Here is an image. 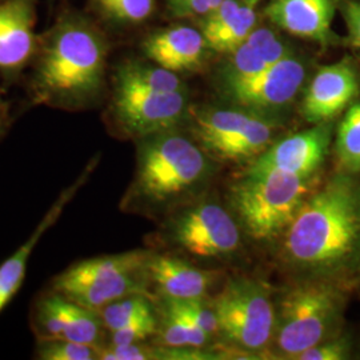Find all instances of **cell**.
<instances>
[{"instance_id": "obj_23", "label": "cell", "mask_w": 360, "mask_h": 360, "mask_svg": "<svg viewBox=\"0 0 360 360\" xmlns=\"http://www.w3.org/2000/svg\"><path fill=\"white\" fill-rule=\"evenodd\" d=\"M227 56L229 59L220 74L221 89L245 83L270 67L245 43Z\"/></svg>"}, {"instance_id": "obj_9", "label": "cell", "mask_w": 360, "mask_h": 360, "mask_svg": "<svg viewBox=\"0 0 360 360\" xmlns=\"http://www.w3.org/2000/svg\"><path fill=\"white\" fill-rule=\"evenodd\" d=\"M306 79V65L292 56L270 65L245 83L221 89L226 99L242 110L267 116L288 107L295 101Z\"/></svg>"}, {"instance_id": "obj_27", "label": "cell", "mask_w": 360, "mask_h": 360, "mask_svg": "<svg viewBox=\"0 0 360 360\" xmlns=\"http://www.w3.org/2000/svg\"><path fill=\"white\" fill-rule=\"evenodd\" d=\"M245 44H248L269 65L294 55L290 46L269 27H255L245 40Z\"/></svg>"}, {"instance_id": "obj_15", "label": "cell", "mask_w": 360, "mask_h": 360, "mask_svg": "<svg viewBox=\"0 0 360 360\" xmlns=\"http://www.w3.org/2000/svg\"><path fill=\"white\" fill-rule=\"evenodd\" d=\"M144 55L172 72L195 71L203 65L208 50L202 31L174 26L158 30L143 40Z\"/></svg>"}, {"instance_id": "obj_37", "label": "cell", "mask_w": 360, "mask_h": 360, "mask_svg": "<svg viewBox=\"0 0 360 360\" xmlns=\"http://www.w3.org/2000/svg\"><path fill=\"white\" fill-rule=\"evenodd\" d=\"M220 1H221V0H210V3H211V6H212V8H214V7H217Z\"/></svg>"}, {"instance_id": "obj_34", "label": "cell", "mask_w": 360, "mask_h": 360, "mask_svg": "<svg viewBox=\"0 0 360 360\" xmlns=\"http://www.w3.org/2000/svg\"><path fill=\"white\" fill-rule=\"evenodd\" d=\"M167 4L175 18H205L212 10L210 0H167Z\"/></svg>"}, {"instance_id": "obj_14", "label": "cell", "mask_w": 360, "mask_h": 360, "mask_svg": "<svg viewBox=\"0 0 360 360\" xmlns=\"http://www.w3.org/2000/svg\"><path fill=\"white\" fill-rule=\"evenodd\" d=\"M339 0H271L264 15L285 32L330 44L334 41L331 25Z\"/></svg>"}, {"instance_id": "obj_11", "label": "cell", "mask_w": 360, "mask_h": 360, "mask_svg": "<svg viewBox=\"0 0 360 360\" xmlns=\"http://www.w3.org/2000/svg\"><path fill=\"white\" fill-rule=\"evenodd\" d=\"M359 77L348 60L324 65L309 82L302 103V114L312 123L331 122L359 94Z\"/></svg>"}, {"instance_id": "obj_30", "label": "cell", "mask_w": 360, "mask_h": 360, "mask_svg": "<svg viewBox=\"0 0 360 360\" xmlns=\"http://www.w3.org/2000/svg\"><path fill=\"white\" fill-rule=\"evenodd\" d=\"M242 4L243 3L240 0H221L217 7H214L210 13H207L203 18L205 22L200 30L205 40L212 37L220 28L226 26L239 11Z\"/></svg>"}, {"instance_id": "obj_3", "label": "cell", "mask_w": 360, "mask_h": 360, "mask_svg": "<svg viewBox=\"0 0 360 360\" xmlns=\"http://www.w3.org/2000/svg\"><path fill=\"white\" fill-rule=\"evenodd\" d=\"M206 156L186 136L171 129L142 138L131 198L158 206L190 191L205 178Z\"/></svg>"}, {"instance_id": "obj_10", "label": "cell", "mask_w": 360, "mask_h": 360, "mask_svg": "<svg viewBox=\"0 0 360 360\" xmlns=\"http://www.w3.org/2000/svg\"><path fill=\"white\" fill-rule=\"evenodd\" d=\"M175 239L195 257L232 254L240 245L239 229L231 215L215 203L187 211L175 226Z\"/></svg>"}, {"instance_id": "obj_13", "label": "cell", "mask_w": 360, "mask_h": 360, "mask_svg": "<svg viewBox=\"0 0 360 360\" xmlns=\"http://www.w3.org/2000/svg\"><path fill=\"white\" fill-rule=\"evenodd\" d=\"M38 0H4L0 3V70L23 68L38 51L35 34Z\"/></svg>"}, {"instance_id": "obj_8", "label": "cell", "mask_w": 360, "mask_h": 360, "mask_svg": "<svg viewBox=\"0 0 360 360\" xmlns=\"http://www.w3.org/2000/svg\"><path fill=\"white\" fill-rule=\"evenodd\" d=\"M187 103L186 91L156 92L115 82L112 110L116 122L141 139L174 129L186 114Z\"/></svg>"}, {"instance_id": "obj_29", "label": "cell", "mask_w": 360, "mask_h": 360, "mask_svg": "<svg viewBox=\"0 0 360 360\" xmlns=\"http://www.w3.org/2000/svg\"><path fill=\"white\" fill-rule=\"evenodd\" d=\"M181 309H184L200 328H203L208 335H214L219 331L218 318L212 306H207L202 302V297L198 299H175Z\"/></svg>"}, {"instance_id": "obj_1", "label": "cell", "mask_w": 360, "mask_h": 360, "mask_svg": "<svg viewBox=\"0 0 360 360\" xmlns=\"http://www.w3.org/2000/svg\"><path fill=\"white\" fill-rule=\"evenodd\" d=\"M107 44L87 19L68 13L43 41L32 79L39 103L75 110L102 90Z\"/></svg>"}, {"instance_id": "obj_36", "label": "cell", "mask_w": 360, "mask_h": 360, "mask_svg": "<svg viewBox=\"0 0 360 360\" xmlns=\"http://www.w3.org/2000/svg\"><path fill=\"white\" fill-rule=\"evenodd\" d=\"M243 4H247V6H251V7H255L259 1H262V0H240Z\"/></svg>"}, {"instance_id": "obj_18", "label": "cell", "mask_w": 360, "mask_h": 360, "mask_svg": "<svg viewBox=\"0 0 360 360\" xmlns=\"http://www.w3.org/2000/svg\"><path fill=\"white\" fill-rule=\"evenodd\" d=\"M274 126L269 117L254 114L243 129L210 146L207 150L220 159L245 160L263 154L272 139Z\"/></svg>"}, {"instance_id": "obj_22", "label": "cell", "mask_w": 360, "mask_h": 360, "mask_svg": "<svg viewBox=\"0 0 360 360\" xmlns=\"http://www.w3.org/2000/svg\"><path fill=\"white\" fill-rule=\"evenodd\" d=\"M336 155L339 165L345 169L360 171V101L348 108L338 129Z\"/></svg>"}, {"instance_id": "obj_7", "label": "cell", "mask_w": 360, "mask_h": 360, "mask_svg": "<svg viewBox=\"0 0 360 360\" xmlns=\"http://www.w3.org/2000/svg\"><path fill=\"white\" fill-rule=\"evenodd\" d=\"M219 331L236 347L259 351L274 336L275 309L266 290L250 279H232L214 300Z\"/></svg>"}, {"instance_id": "obj_19", "label": "cell", "mask_w": 360, "mask_h": 360, "mask_svg": "<svg viewBox=\"0 0 360 360\" xmlns=\"http://www.w3.org/2000/svg\"><path fill=\"white\" fill-rule=\"evenodd\" d=\"M115 82L156 92L184 91V84L176 72L160 65H143L139 62H126L120 65L116 71Z\"/></svg>"}, {"instance_id": "obj_21", "label": "cell", "mask_w": 360, "mask_h": 360, "mask_svg": "<svg viewBox=\"0 0 360 360\" xmlns=\"http://www.w3.org/2000/svg\"><path fill=\"white\" fill-rule=\"evenodd\" d=\"M257 26L255 7L242 4L239 11L226 26L206 39L207 47L211 51L229 55L245 44V40Z\"/></svg>"}, {"instance_id": "obj_24", "label": "cell", "mask_w": 360, "mask_h": 360, "mask_svg": "<svg viewBox=\"0 0 360 360\" xmlns=\"http://www.w3.org/2000/svg\"><path fill=\"white\" fill-rule=\"evenodd\" d=\"M92 3L104 18L123 26L141 25L155 8V0H92Z\"/></svg>"}, {"instance_id": "obj_16", "label": "cell", "mask_w": 360, "mask_h": 360, "mask_svg": "<svg viewBox=\"0 0 360 360\" xmlns=\"http://www.w3.org/2000/svg\"><path fill=\"white\" fill-rule=\"evenodd\" d=\"M90 172V168H87L70 187H67L65 191L60 193L56 202L50 207L47 214L40 220L32 235L27 239L23 245H20L13 252L11 257L0 264V312L11 302V299L23 283L28 260L39 240L58 221V219L60 218L67 205L75 198L80 187L86 183Z\"/></svg>"}, {"instance_id": "obj_20", "label": "cell", "mask_w": 360, "mask_h": 360, "mask_svg": "<svg viewBox=\"0 0 360 360\" xmlns=\"http://www.w3.org/2000/svg\"><path fill=\"white\" fill-rule=\"evenodd\" d=\"M252 115L245 110H202L195 115V132L199 142L208 148L243 129Z\"/></svg>"}, {"instance_id": "obj_4", "label": "cell", "mask_w": 360, "mask_h": 360, "mask_svg": "<svg viewBox=\"0 0 360 360\" xmlns=\"http://www.w3.org/2000/svg\"><path fill=\"white\" fill-rule=\"evenodd\" d=\"M309 179L278 169H248L231 190L232 206L248 235L267 242L284 233L309 196Z\"/></svg>"}, {"instance_id": "obj_38", "label": "cell", "mask_w": 360, "mask_h": 360, "mask_svg": "<svg viewBox=\"0 0 360 360\" xmlns=\"http://www.w3.org/2000/svg\"><path fill=\"white\" fill-rule=\"evenodd\" d=\"M1 134H3V126H1V122H0V136H1Z\"/></svg>"}, {"instance_id": "obj_28", "label": "cell", "mask_w": 360, "mask_h": 360, "mask_svg": "<svg viewBox=\"0 0 360 360\" xmlns=\"http://www.w3.org/2000/svg\"><path fill=\"white\" fill-rule=\"evenodd\" d=\"M158 333V321L155 318L154 311L150 314L142 315L134 321L127 323L122 328L111 333V345H132L142 343L147 338Z\"/></svg>"}, {"instance_id": "obj_31", "label": "cell", "mask_w": 360, "mask_h": 360, "mask_svg": "<svg viewBox=\"0 0 360 360\" xmlns=\"http://www.w3.org/2000/svg\"><path fill=\"white\" fill-rule=\"evenodd\" d=\"M162 351H156L154 348L147 347L141 343L122 345L111 347L101 348L99 359L103 360H147L160 359Z\"/></svg>"}, {"instance_id": "obj_33", "label": "cell", "mask_w": 360, "mask_h": 360, "mask_svg": "<svg viewBox=\"0 0 360 360\" xmlns=\"http://www.w3.org/2000/svg\"><path fill=\"white\" fill-rule=\"evenodd\" d=\"M349 354V345L345 339H335L326 343H318L297 355L299 360H342L346 359Z\"/></svg>"}, {"instance_id": "obj_25", "label": "cell", "mask_w": 360, "mask_h": 360, "mask_svg": "<svg viewBox=\"0 0 360 360\" xmlns=\"http://www.w3.org/2000/svg\"><path fill=\"white\" fill-rule=\"evenodd\" d=\"M150 312H153V307L148 299L143 294H134L107 304L99 311V315L104 327L110 333H114L131 321Z\"/></svg>"}, {"instance_id": "obj_32", "label": "cell", "mask_w": 360, "mask_h": 360, "mask_svg": "<svg viewBox=\"0 0 360 360\" xmlns=\"http://www.w3.org/2000/svg\"><path fill=\"white\" fill-rule=\"evenodd\" d=\"M169 312L175 315V318L179 321L184 333L187 335L188 347H202L205 346L208 340V336L203 328H200L196 323L193 322V318L180 307L175 299L166 297V307Z\"/></svg>"}, {"instance_id": "obj_5", "label": "cell", "mask_w": 360, "mask_h": 360, "mask_svg": "<svg viewBox=\"0 0 360 360\" xmlns=\"http://www.w3.org/2000/svg\"><path fill=\"white\" fill-rule=\"evenodd\" d=\"M144 251L94 257L75 263L52 281L53 291L77 304L99 312L107 304L134 294H143Z\"/></svg>"}, {"instance_id": "obj_2", "label": "cell", "mask_w": 360, "mask_h": 360, "mask_svg": "<svg viewBox=\"0 0 360 360\" xmlns=\"http://www.w3.org/2000/svg\"><path fill=\"white\" fill-rule=\"evenodd\" d=\"M359 243L360 190L343 175L307 196L284 232L285 257L314 270L343 264Z\"/></svg>"}, {"instance_id": "obj_12", "label": "cell", "mask_w": 360, "mask_h": 360, "mask_svg": "<svg viewBox=\"0 0 360 360\" xmlns=\"http://www.w3.org/2000/svg\"><path fill=\"white\" fill-rule=\"evenodd\" d=\"M331 142V124L319 123L315 127L297 132L269 147L255 158L250 169H278L311 178L322 166Z\"/></svg>"}, {"instance_id": "obj_35", "label": "cell", "mask_w": 360, "mask_h": 360, "mask_svg": "<svg viewBox=\"0 0 360 360\" xmlns=\"http://www.w3.org/2000/svg\"><path fill=\"white\" fill-rule=\"evenodd\" d=\"M339 8L346 20L349 43L354 47L360 49V1L339 0Z\"/></svg>"}, {"instance_id": "obj_17", "label": "cell", "mask_w": 360, "mask_h": 360, "mask_svg": "<svg viewBox=\"0 0 360 360\" xmlns=\"http://www.w3.org/2000/svg\"><path fill=\"white\" fill-rule=\"evenodd\" d=\"M146 276L169 299H198L206 295L214 275L167 255H150Z\"/></svg>"}, {"instance_id": "obj_26", "label": "cell", "mask_w": 360, "mask_h": 360, "mask_svg": "<svg viewBox=\"0 0 360 360\" xmlns=\"http://www.w3.org/2000/svg\"><path fill=\"white\" fill-rule=\"evenodd\" d=\"M101 348L67 339H39L37 355L41 360H94L99 359Z\"/></svg>"}, {"instance_id": "obj_6", "label": "cell", "mask_w": 360, "mask_h": 360, "mask_svg": "<svg viewBox=\"0 0 360 360\" xmlns=\"http://www.w3.org/2000/svg\"><path fill=\"white\" fill-rule=\"evenodd\" d=\"M342 297L326 283H306L283 296L274 339L278 349L295 359L307 348L321 343L339 315Z\"/></svg>"}]
</instances>
